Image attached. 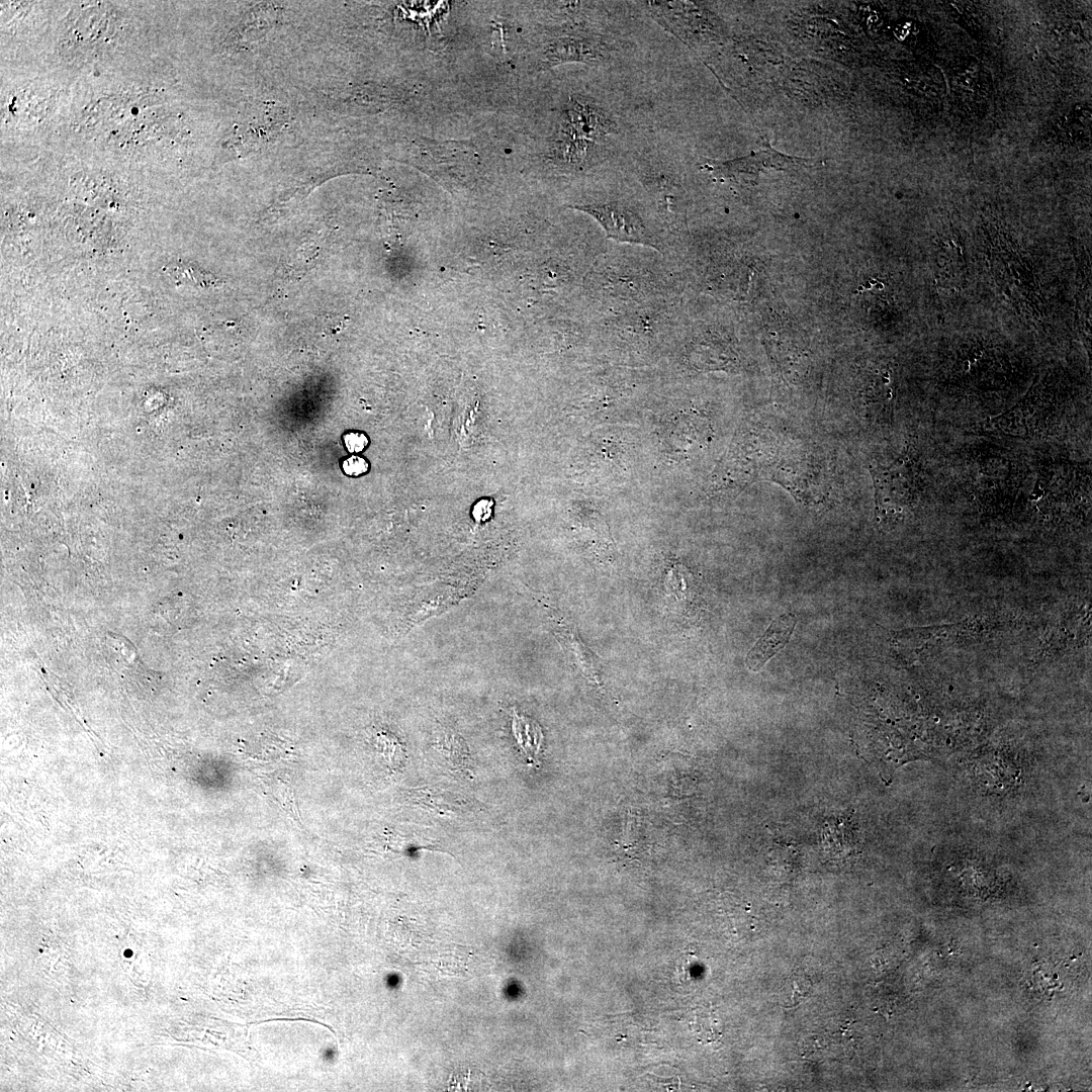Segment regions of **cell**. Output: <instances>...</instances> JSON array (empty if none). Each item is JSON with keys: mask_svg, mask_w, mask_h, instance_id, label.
Masks as SVG:
<instances>
[{"mask_svg": "<svg viewBox=\"0 0 1092 1092\" xmlns=\"http://www.w3.org/2000/svg\"><path fill=\"white\" fill-rule=\"evenodd\" d=\"M575 207L597 219L612 238L651 244L652 236L641 216L624 203L595 202Z\"/></svg>", "mask_w": 1092, "mask_h": 1092, "instance_id": "cell-4", "label": "cell"}, {"mask_svg": "<svg viewBox=\"0 0 1092 1092\" xmlns=\"http://www.w3.org/2000/svg\"><path fill=\"white\" fill-rule=\"evenodd\" d=\"M346 447L350 452H360L367 445L366 437L357 432L348 433L344 437Z\"/></svg>", "mask_w": 1092, "mask_h": 1092, "instance_id": "cell-8", "label": "cell"}, {"mask_svg": "<svg viewBox=\"0 0 1092 1092\" xmlns=\"http://www.w3.org/2000/svg\"><path fill=\"white\" fill-rule=\"evenodd\" d=\"M795 625L796 617L793 614L783 615L776 619L748 652L745 659L747 668L752 671L758 670L766 660L784 648L789 642Z\"/></svg>", "mask_w": 1092, "mask_h": 1092, "instance_id": "cell-5", "label": "cell"}, {"mask_svg": "<svg viewBox=\"0 0 1092 1092\" xmlns=\"http://www.w3.org/2000/svg\"><path fill=\"white\" fill-rule=\"evenodd\" d=\"M343 468L347 474L356 476L364 473L368 468V464L363 458L352 456L345 460Z\"/></svg>", "mask_w": 1092, "mask_h": 1092, "instance_id": "cell-7", "label": "cell"}, {"mask_svg": "<svg viewBox=\"0 0 1092 1092\" xmlns=\"http://www.w3.org/2000/svg\"><path fill=\"white\" fill-rule=\"evenodd\" d=\"M512 729L528 761H535L543 741L540 726L534 720L514 711Z\"/></svg>", "mask_w": 1092, "mask_h": 1092, "instance_id": "cell-6", "label": "cell"}, {"mask_svg": "<svg viewBox=\"0 0 1092 1092\" xmlns=\"http://www.w3.org/2000/svg\"><path fill=\"white\" fill-rule=\"evenodd\" d=\"M612 51L604 34L583 29L550 42L544 51L543 63L547 67L567 62L601 66L611 59Z\"/></svg>", "mask_w": 1092, "mask_h": 1092, "instance_id": "cell-3", "label": "cell"}, {"mask_svg": "<svg viewBox=\"0 0 1092 1092\" xmlns=\"http://www.w3.org/2000/svg\"><path fill=\"white\" fill-rule=\"evenodd\" d=\"M820 166H824L823 161L782 154L771 148L767 141L763 143V149L750 155L726 161L708 159L702 165L705 170L718 179L742 180L744 182H754L759 173L764 170L790 171Z\"/></svg>", "mask_w": 1092, "mask_h": 1092, "instance_id": "cell-2", "label": "cell"}, {"mask_svg": "<svg viewBox=\"0 0 1092 1092\" xmlns=\"http://www.w3.org/2000/svg\"><path fill=\"white\" fill-rule=\"evenodd\" d=\"M607 141L586 125L560 116L549 147V157L572 171H584L606 156Z\"/></svg>", "mask_w": 1092, "mask_h": 1092, "instance_id": "cell-1", "label": "cell"}]
</instances>
